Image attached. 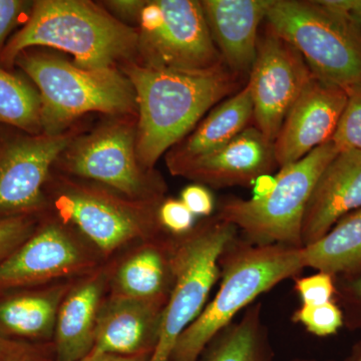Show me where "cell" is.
<instances>
[{
    "label": "cell",
    "instance_id": "6da1fadb",
    "mask_svg": "<svg viewBox=\"0 0 361 361\" xmlns=\"http://www.w3.org/2000/svg\"><path fill=\"white\" fill-rule=\"evenodd\" d=\"M118 68L135 90L137 157L146 169H155L161 156L239 87V75L223 63L193 71L154 68L128 61Z\"/></svg>",
    "mask_w": 361,
    "mask_h": 361
},
{
    "label": "cell",
    "instance_id": "7a4b0ae2",
    "mask_svg": "<svg viewBox=\"0 0 361 361\" xmlns=\"http://www.w3.org/2000/svg\"><path fill=\"white\" fill-rule=\"evenodd\" d=\"M37 47L70 54L80 68L104 70L137 61V35L99 1L35 0L27 20L0 54V66L11 70L18 54Z\"/></svg>",
    "mask_w": 361,
    "mask_h": 361
},
{
    "label": "cell",
    "instance_id": "3957f363",
    "mask_svg": "<svg viewBox=\"0 0 361 361\" xmlns=\"http://www.w3.org/2000/svg\"><path fill=\"white\" fill-rule=\"evenodd\" d=\"M14 66L39 90L44 134H63L92 113L137 115L134 87L118 68L87 70L37 49L18 54Z\"/></svg>",
    "mask_w": 361,
    "mask_h": 361
},
{
    "label": "cell",
    "instance_id": "277c9868",
    "mask_svg": "<svg viewBox=\"0 0 361 361\" xmlns=\"http://www.w3.org/2000/svg\"><path fill=\"white\" fill-rule=\"evenodd\" d=\"M47 213L77 230L106 260L167 233L159 221L161 203L134 200L90 180L52 170L44 188Z\"/></svg>",
    "mask_w": 361,
    "mask_h": 361
},
{
    "label": "cell",
    "instance_id": "5b68a950",
    "mask_svg": "<svg viewBox=\"0 0 361 361\" xmlns=\"http://www.w3.org/2000/svg\"><path fill=\"white\" fill-rule=\"evenodd\" d=\"M99 2L116 20L135 28L137 63L142 66L195 71L223 63L198 0Z\"/></svg>",
    "mask_w": 361,
    "mask_h": 361
},
{
    "label": "cell",
    "instance_id": "8992f818",
    "mask_svg": "<svg viewBox=\"0 0 361 361\" xmlns=\"http://www.w3.org/2000/svg\"><path fill=\"white\" fill-rule=\"evenodd\" d=\"M301 248L257 245L233 253L226 262L219 291L180 337L172 361H199L239 311L304 268Z\"/></svg>",
    "mask_w": 361,
    "mask_h": 361
},
{
    "label": "cell",
    "instance_id": "52a82bcc",
    "mask_svg": "<svg viewBox=\"0 0 361 361\" xmlns=\"http://www.w3.org/2000/svg\"><path fill=\"white\" fill-rule=\"evenodd\" d=\"M137 115L106 116L89 132L78 133L59 155L54 170L97 183L134 200L161 203L168 186L155 169L137 157Z\"/></svg>",
    "mask_w": 361,
    "mask_h": 361
},
{
    "label": "cell",
    "instance_id": "ba28073f",
    "mask_svg": "<svg viewBox=\"0 0 361 361\" xmlns=\"http://www.w3.org/2000/svg\"><path fill=\"white\" fill-rule=\"evenodd\" d=\"M266 20L316 77L345 92L361 82V32L325 0H273Z\"/></svg>",
    "mask_w": 361,
    "mask_h": 361
},
{
    "label": "cell",
    "instance_id": "9c48e42d",
    "mask_svg": "<svg viewBox=\"0 0 361 361\" xmlns=\"http://www.w3.org/2000/svg\"><path fill=\"white\" fill-rule=\"evenodd\" d=\"M338 153L330 140L301 160L281 168L265 194L250 200L226 201L218 218L242 230L257 245L303 247L306 207L320 175Z\"/></svg>",
    "mask_w": 361,
    "mask_h": 361
},
{
    "label": "cell",
    "instance_id": "30bf717a",
    "mask_svg": "<svg viewBox=\"0 0 361 361\" xmlns=\"http://www.w3.org/2000/svg\"><path fill=\"white\" fill-rule=\"evenodd\" d=\"M236 230L217 218L175 236V283L161 314L155 348L146 361H172L180 337L205 307L219 277L218 262Z\"/></svg>",
    "mask_w": 361,
    "mask_h": 361
},
{
    "label": "cell",
    "instance_id": "8fae6325",
    "mask_svg": "<svg viewBox=\"0 0 361 361\" xmlns=\"http://www.w3.org/2000/svg\"><path fill=\"white\" fill-rule=\"evenodd\" d=\"M106 261L77 230L45 214L35 232L0 262V296L77 279Z\"/></svg>",
    "mask_w": 361,
    "mask_h": 361
},
{
    "label": "cell",
    "instance_id": "7c38bea8",
    "mask_svg": "<svg viewBox=\"0 0 361 361\" xmlns=\"http://www.w3.org/2000/svg\"><path fill=\"white\" fill-rule=\"evenodd\" d=\"M82 130L78 123L61 135L18 130L0 137V222L45 215V184L59 155Z\"/></svg>",
    "mask_w": 361,
    "mask_h": 361
},
{
    "label": "cell",
    "instance_id": "4fadbf2b",
    "mask_svg": "<svg viewBox=\"0 0 361 361\" xmlns=\"http://www.w3.org/2000/svg\"><path fill=\"white\" fill-rule=\"evenodd\" d=\"M312 75L300 52L268 26L259 37L247 85L254 125L269 141L276 140L287 114Z\"/></svg>",
    "mask_w": 361,
    "mask_h": 361
},
{
    "label": "cell",
    "instance_id": "5bb4252c",
    "mask_svg": "<svg viewBox=\"0 0 361 361\" xmlns=\"http://www.w3.org/2000/svg\"><path fill=\"white\" fill-rule=\"evenodd\" d=\"M346 101L345 90L313 75L273 142L277 165L286 167L329 142Z\"/></svg>",
    "mask_w": 361,
    "mask_h": 361
},
{
    "label": "cell",
    "instance_id": "9a60e30c",
    "mask_svg": "<svg viewBox=\"0 0 361 361\" xmlns=\"http://www.w3.org/2000/svg\"><path fill=\"white\" fill-rule=\"evenodd\" d=\"M275 165L274 145L250 126L225 146L183 164L171 175L204 186H247Z\"/></svg>",
    "mask_w": 361,
    "mask_h": 361
},
{
    "label": "cell",
    "instance_id": "2e32d148",
    "mask_svg": "<svg viewBox=\"0 0 361 361\" xmlns=\"http://www.w3.org/2000/svg\"><path fill=\"white\" fill-rule=\"evenodd\" d=\"M176 238L145 240L111 259L110 295L167 303L175 283Z\"/></svg>",
    "mask_w": 361,
    "mask_h": 361
},
{
    "label": "cell",
    "instance_id": "e0dca14e",
    "mask_svg": "<svg viewBox=\"0 0 361 361\" xmlns=\"http://www.w3.org/2000/svg\"><path fill=\"white\" fill-rule=\"evenodd\" d=\"M166 304L108 295L97 315L92 351L121 356H151Z\"/></svg>",
    "mask_w": 361,
    "mask_h": 361
},
{
    "label": "cell",
    "instance_id": "ac0fdd59",
    "mask_svg": "<svg viewBox=\"0 0 361 361\" xmlns=\"http://www.w3.org/2000/svg\"><path fill=\"white\" fill-rule=\"evenodd\" d=\"M361 209V151L339 152L324 169L306 207L302 246L322 238L342 218Z\"/></svg>",
    "mask_w": 361,
    "mask_h": 361
},
{
    "label": "cell",
    "instance_id": "d6986e66",
    "mask_svg": "<svg viewBox=\"0 0 361 361\" xmlns=\"http://www.w3.org/2000/svg\"><path fill=\"white\" fill-rule=\"evenodd\" d=\"M273 0H202L207 25L224 65L249 75L257 54L258 30Z\"/></svg>",
    "mask_w": 361,
    "mask_h": 361
},
{
    "label": "cell",
    "instance_id": "ffe728a7",
    "mask_svg": "<svg viewBox=\"0 0 361 361\" xmlns=\"http://www.w3.org/2000/svg\"><path fill=\"white\" fill-rule=\"evenodd\" d=\"M111 260L78 278L59 307L54 343L58 361H78L94 348L97 315L110 286Z\"/></svg>",
    "mask_w": 361,
    "mask_h": 361
},
{
    "label": "cell",
    "instance_id": "44dd1931",
    "mask_svg": "<svg viewBox=\"0 0 361 361\" xmlns=\"http://www.w3.org/2000/svg\"><path fill=\"white\" fill-rule=\"evenodd\" d=\"M77 279L0 296V336L26 343L52 342L59 307Z\"/></svg>",
    "mask_w": 361,
    "mask_h": 361
},
{
    "label": "cell",
    "instance_id": "7402d4cb",
    "mask_svg": "<svg viewBox=\"0 0 361 361\" xmlns=\"http://www.w3.org/2000/svg\"><path fill=\"white\" fill-rule=\"evenodd\" d=\"M253 103L248 85L218 104L196 128L166 154L169 172L225 146L250 127Z\"/></svg>",
    "mask_w": 361,
    "mask_h": 361
},
{
    "label": "cell",
    "instance_id": "603a6c76",
    "mask_svg": "<svg viewBox=\"0 0 361 361\" xmlns=\"http://www.w3.org/2000/svg\"><path fill=\"white\" fill-rule=\"evenodd\" d=\"M304 267L334 275L361 268V209L348 214L322 238L302 247Z\"/></svg>",
    "mask_w": 361,
    "mask_h": 361
},
{
    "label": "cell",
    "instance_id": "cb8c5ba5",
    "mask_svg": "<svg viewBox=\"0 0 361 361\" xmlns=\"http://www.w3.org/2000/svg\"><path fill=\"white\" fill-rule=\"evenodd\" d=\"M0 125L39 135L42 104L39 90L25 78L0 66Z\"/></svg>",
    "mask_w": 361,
    "mask_h": 361
},
{
    "label": "cell",
    "instance_id": "d4e9b609",
    "mask_svg": "<svg viewBox=\"0 0 361 361\" xmlns=\"http://www.w3.org/2000/svg\"><path fill=\"white\" fill-rule=\"evenodd\" d=\"M203 361H263L257 316L250 313L221 336Z\"/></svg>",
    "mask_w": 361,
    "mask_h": 361
},
{
    "label": "cell",
    "instance_id": "484cf974",
    "mask_svg": "<svg viewBox=\"0 0 361 361\" xmlns=\"http://www.w3.org/2000/svg\"><path fill=\"white\" fill-rule=\"evenodd\" d=\"M346 92L348 101L331 141L338 152L361 151V82Z\"/></svg>",
    "mask_w": 361,
    "mask_h": 361
},
{
    "label": "cell",
    "instance_id": "4316f807",
    "mask_svg": "<svg viewBox=\"0 0 361 361\" xmlns=\"http://www.w3.org/2000/svg\"><path fill=\"white\" fill-rule=\"evenodd\" d=\"M293 318L311 334L322 337L334 336L343 325L342 311L334 302L317 306L303 305L296 311Z\"/></svg>",
    "mask_w": 361,
    "mask_h": 361
},
{
    "label": "cell",
    "instance_id": "83f0119b",
    "mask_svg": "<svg viewBox=\"0 0 361 361\" xmlns=\"http://www.w3.org/2000/svg\"><path fill=\"white\" fill-rule=\"evenodd\" d=\"M40 218L23 216L0 222V262L8 257L35 232Z\"/></svg>",
    "mask_w": 361,
    "mask_h": 361
},
{
    "label": "cell",
    "instance_id": "f1b7e54d",
    "mask_svg": "<svg viewBox=\"0 0 361 361\" xmlns=\"http://www.w3.org/2000/svg\"><path fill=\"white\" fill-rule=\"evenodd\" d=\"M158 215L163 229L173 236L186 234L195 227V216L180 199H164Z\"/></svg>",
    "mask_w": 361,
    "mask_h": 361
},
{
    "label": "cell",
    "instance_id": "f546056e",
    "mask_svg": "<svg viewBox=\"0 0 361 361\" xmlns=\"http://www.w3.org/2000/svg\"><path fill=\"white\" fill-rule=\"evenodd\" d=\"M295 286L304 306H317L332 302L336 291L334 276L325 272L301 278L297 280Z\"/></svg>",
    "mask_w": 361,
    "mask_h": 361
},
{
    "label": "cell",
    "instance_id": "4dcf8cb0",
    "mask_svg": "<svg viewBox=\"0 0 361 361\" xmlns=\"http://www.w3.org/2000/svg\"><path fill=\"white\" fill-rule=\"evenodd\" d=\"M33 4L30 0H0V54L14 30L27 20Z\"/></svg>",
    "mask_w": 361,
    "mask_h": 361
},
{
    "label": "cell",
    "instance_id": "1f68e13d",
    "mask_svg": "<svg viewBox=\"0 0 361 361\" xmlns=\"http://www.w3.org/2000/svg\"><path fill=\"white\" fill-rule=\"evenodd\" d=\"M0 361H58L54 343L18 342L13 348L0 355Z\"/></svg>",
    "mask_w": 361,
    "mask_h": 361
},
{
    "label": "cell",
    "instance_id": "d6a6232c",
    "mask_svg": "<svg viewBox=\"0 0 361 361\" xmlns=\"http://www.w3.org/2000/svg\"><path fill=\"white\" fill-rule=\"evenodd\" d=\"M180 201L196 216H209L213 212L214 199L211 192L201 184H192L183 189Z\"/></svg>",
    "mask_w": 361,
    "mask_h": 361
},
{
    "label": "cell",
    "instance_id": "836d02e7",
    "mask_svg": "<svg viewBox=\"0 0 361 361\" xmlns=\"http://www.w3.org/2000/svg\"><path fill=\"white\" fill-rule=\"evenodd\" d=\"M329 6L345 13L361 32V0H325Z\"/></svg>",
    "mask_w": 361,
    "mask_h": 361
},
{
    "label": "cell",
    "instance_id": "e575fe53",
    "mask_svg": "<svg viewBox=\"0 0 361 361\" xmlns=\"http://www.w3.org/2000/svg\"><path fill=\"white\" fill-rule=\"evenodd\" d=\"M148 358L149 356L146 355L121 356L92 351L89 355L78 361H146Z\"/></svg>",
    "mask_w": 361,
    "mask_h": 361
},
{
    "label": "cell",
    "instance_id": "d590c367",
    "mask_svg": "<svg viewBox=\"0 0 361 361\" xmlns=\"http://www.w3.org/2000/svg\"><path fill=\"white\" fill-rule=\"evenodd\" d=\"M349 292H350V295L355 299V302L361 306V273L351 282Z\"/></svg>",
    "mask_w": 361,
    "mask_h": 361
},
{
    "label": "cell",
    "instance_id": "8d00e7d4",
    "mask_svg": "<svg viewBox=\"0 0 361 361\" xmlns=\"http://www.w3.org/2000/svg\"><path fill=\"white\" fill-rule=\"evenodd\" d=\"M18 342L20 341H8V339L0 336V355L13 348L18 344Z\"/></svg>",
    "mask_w": 361,
    "mask_h": 361
},
{
    "label": "cell",
    "instance_id": "74e56055",
    "mask_svg": "<svg viewBox=\"0 0 361 361\" xmlns=\"http://www.w3.org/2000/svg\"><path fill=\"white\" fill-rule=\"evenodd\" d=\"M353 361H361V344L360 348H357V351H356Z\"/></svg>",
    "mask_w": 361,
    "mask_h": 361
}]
</instances>
